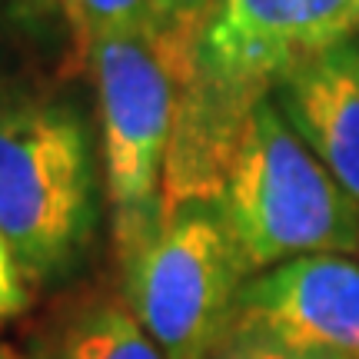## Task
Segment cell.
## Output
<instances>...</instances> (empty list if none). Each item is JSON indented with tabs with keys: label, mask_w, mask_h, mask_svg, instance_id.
<instances>
[{
	"label": "cell",
	"mask_w": 359,
	"mask_h": 359,
	"mask_svg": "<svg viewBox=\"0 0 359 359\" xmlns=\"http://www.w3.org/2000/svg\"><path fill=\"white\" fill-rule=\"evenodd\" d=\"M87 57L100 110L103 187L114 210V246L120 253L140 240L163 210L177 74L154 34L97 37Z\"/></svg>",
	"instance_id": "obj_4"
},
{
	"label": "cell",
	"mask_w": 359,
	"mask_h": 359,
	"mask_svg": "<svg viewBox=\"0 0 359 359\" xmlns=\"http://www.w3.org/2000/svg\"><path fill=\"white\" fill-rule=\"evenodd\" d=\"M27 299H30L27 280L20 276V266H17L11 246H7L4 233H0V323L20 316L27 309Z\"/></svg>",
	"instance_id": "obj_12"
},
{
	"label": "cell",
	"mask_w": 359,
	"mask_h": 359,
	"mask_svg": "<svg viewBox=\"0 0 359 359\" xmlns=\"http://www.w3.org/2000/svg\"><path fill=\"white\" fill-rule=\"evenodd\" d=\"M206 359H343V356L320 353V349L286 346V343H280V339H273L266 333H257V330L230 323L226 333L217 339V346L206 353Z\"/></svg>",
	"instance_id": "obj_11"
},
{
	"label": "cell",
	"mask_w": 359,
	"mask_h": 359,
	"mask_svg": "<svg viewBox=\"0 0 359 359\" xmlns=\"http://www.w3.org/2000/svg\"><path fill=\"white\" fill-rule=\"evenodd\" d=\"M64 4H67V0H57V7H60V13H64Z\"/></svg>",
	"instance_id": "obj_15"
},
{
	"label": "cell",
	"mask_w": 359,
	"mask_h": 359,
	"mask_svg": "<svg viewBox=\"0 0 359 359\" xmlns=\"http://www.w3.org/2000/svg\"><path fill=\"white\" fill-rule=\"evenodd\" d=\"M154 7V37L163 47L177 80L196 64V43L203 37L217 0H150Z\"/></svg>",
	"instance_id": "obj_9"
},
{
	"label": "cell",
	"mask_w": 359,
	"mask_h": 359,
	"mask_svg": "<svg viewBox=\"0 0 359 359\" xmlns=\"http://www.w3.org/2000/svg\"><path fill=\"white\" fill-rule=\"evenodd\" d=\"M359 40V0H217L196 70L219 87L269 97L293 67Z\"/></svg>",
	"instance_id": "obj_5"
},
{
	"label": "cell",
	"mask_w": 359,
	"mask_h": 359,
	"mask_svg": "<svg viewBox=\"0 0 359 359\" xmlns=\"http://www.w3.org/2000/svg\"><path fill=\"white\" fill-rule=\"evenodd\" d=\"M116 259L120 296L167 359H206L253 276L223 200L163 203L154 226Z\"/></svg>",
	"instance_id": "obj_2"
},
{
	"label": "cell",
	"mask_w": 359,
	"mask_h": 359,
	"mask_svg": "<svg viewBox=\"0 0 359 359\" xmlns=\"http://www.w3.org/2000/svg\"><path fill=\"white\" fill-rule=\"evenodd\" d=\"M269 97L359 210V40L303 60Z\"/></svg>",
	"instance_id": "obj_7"
},
{
	"label": "cell",
	"mask_w": 359,
	"mask_h": 359,
	"mask_svg": "<svg viewBox=\"0 0 359 359\" xmlns=\"http://www.w3.org/2000/svg\"><path fill=\"white\" fill-rule=\"evenodd\" d=\"M40 359H167L123 296L77 299L53 326Z\"/></svg>",
	"instance_id": "obj_8"
},
{
	"label": "cell",
	"mask_w": 359,
	"mask_h": 359,
	"mask_svg": "<svg viewBox=\"0 0 359 359\" xmlns=\"http://www.w3.org/2000/svg\"><path fill=\"white\" fill-rule=\"evenodd\" d=\"M97 226L87 127L74 107L17 100L0 107V233L27 283L77 266Z\"/></svg>",
	"instance_id": "obj_1"
},
{
	"label": "cell",
	"mask_w": 359,
	"mask_h": 359,
	"mask_svg": "<svg viewBox=\"0 0 359 359\" xmlns=\"http://www.w3.org/2000/svg\"><path fill=\"white\" fill-rule=\"evenodd\" d=\"M13 7H37V4H47V0H7Z\"/></svg>",
	"instance_id": "obj_13"
},
{
	"label": "cell",
	"mask_w": 359,
	"mask_h": 359,
	"mask_svg": "<svg viewBox=\"0 0 359 359\" xmlns=\"http://www.w3.org/2000/svg\"><path fill=\"white\" fill-rule=\"evenodd\" d=\"M0 359H20V356H17V353L7 346V343H0Z\"/></svg>",
	"instance_id": "obj_14"
},
{
	"label": "cell",
	"mask_w": 359,
	"mask_h": 359,
	"mask_svg": "<svg viewBox=\"0 0 359 359\" xmlns=\"http://www.w3.org/2000/svg\"><path fill=\"white\" fill-rule=\"evenodd\" d=\"M223 206L253 273L359 250L356 203L293 133L273 97H263L250 114Z\"/></svg>",
	"instance_id": "obj_3"
},
{
	"label": "cell",
	"mask_w": 359,
	"mask_h": 359,
	"mask_svg": "<svg viewBox=\"0 0 359 359\" xmlns=\"http://www.w3.org/2000/svg\"><path fill=\"white\" fill-rule=\"evenodd\" d=\"M230 323L296 349L359 359V263L326 253L253 273Z\"/></svg>",
	"instance_id": "obj_6"
},
{
	"label": "cell",
	"mask_w": 359,
	"mask_h": 359,
	"mask_svg": "<svg viewBox=\"0 0 359 359\" xmlns=\"http://www.w3.org/2000/svg\"><path fill=\"white\" fill-rule=\"evenodd\" d=\"M64 17L83 53L90 50V43L97 37L154 34L150 0H67Z\"/></svg>",
	"instance_id": "obj_10"
}]
</instances>
